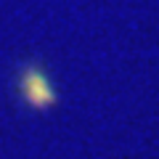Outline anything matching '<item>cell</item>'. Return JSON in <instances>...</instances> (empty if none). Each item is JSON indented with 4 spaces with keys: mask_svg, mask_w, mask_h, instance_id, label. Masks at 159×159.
<instances>
[{
    "mask_svg": "<svg viewBox=\"0 0 159 159\" xmlns=\"http://www.w3.org/2000/svg\"><path fill=\"white\" fill-rule=\"evenodd\" d=\"M16 93H19V103L24 109H29V111H48V109H53L61 101L45 64L34 61V58H29V61H24L19 66Z\"/></svg>",
    "mask_w": 159,
    "mask_h": 159,
    "instance_id": "6da1fadb",
    "label": "cell"
}]
</instances>
